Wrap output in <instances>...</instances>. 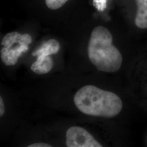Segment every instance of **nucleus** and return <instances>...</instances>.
<instances>
[{"label": "nucleus", "instance_id": "nucleus-1", "mask_svg": "<svg viewBox=\"0 0 147 147\" xmlns=\"http://www.w3.org/2000/svg\"><path fill=\"white\" fill-rule=\"evenodd\" d=\"M74 101L80 111L88 116L112 118L118 115L123 108L121 100L117 95L92 85L79 89Z\"/></svg>", "mask_w": 147, "mask_h": 147}, {"label": "nucleus", "instance_id": "nucleus-2", "mask_svg": "<svg viewBox=\"0 0 147 147\" xmlns=\"http://www.w3.org/2000/svg\"><path fill=\"white\" fill-rule=\"evenodd\" d=\"M112 42V34L105 27H96L91 33L88 55L90 62L99 71L112 73L121 68L123 57Z\"/></svg>", "mask_w": 147, "mask_h": 147}, {"label": "nucleus", "instance_id": "nucleus-3", "mask_svg": "<svg viewBox=\"0 0 147 147\" xmlns=\"http://www.w3.org/2000/svg\"><path fill=\"white\" fill-rule=\"evenodd\" d=\"M31 42V36L27 33L13 32L7 34L1 42L3 47L0 55L3 63L7 66L14 65L21 55L28 50Z\"/></svg>", "mask_w": 147, "mask_h": 147}, {"label": "nucleus", "instance_id": "nucleus-4", "mask_svg": "<svg viewBox=\"0 0 147 147\" xmlns=\"http://www.w3.org/2000/svg\"><path fill=\"white\" fill-rule=\"evenodd\" d=\"M66 145L68 147H102L93 136L80 126H72L66 133Z\"/></svg>", "mask_w": 147, "mask_h": 147}, {"label": "nucleus", "instance_id": "nucleus-5", "mask_svg": "<svg viewBox=\"0 0 147 147\" xmlns=\"http://www.w3.org/2000/svg\"><path fill=\"white\" fill-rule=\"evenodd\" d=\"M53 66V59L49 56H38L37 60L32 64L31 69L34 73L42 75L50 72Z\"/></svg>", "mask_w": 147, "mask_h": 147}, {"label": "nucleus", "instance_id": "nucleus-6", "mask_svg": "<svg viewBox=\"0 0 147 147\" xmlns=\"http://www.w3.org/2000/svg\"><path fill=\"white\" fill-rule=\"evenodd\" d=\"M137 9L135 23L141 29H147V0H135Z\"/></svg>", "mask_w": 147, "mask_h": 147}, {"label": "nucleus", "instance_id": "nucleus-7", "mask_svg": "<svg viewBox=\"0 0 147 147\" xmlns=\"http://www.w3.org/2000/svg\"><path fill=\"white\" fill-rule=\"evenodd\" d=\"M60 45L59 42L55 39H50L44 42L34 53L33 56H47L53 54H56L59 52Z\"/></svg>", "mask_w": 147, "mask_h": 147}, {"label": "nucleus", "instance_id": "nucleus-8", "mask_svg": "<svg viewBox=\"0 0 147 147\" xmlns=\"http://www.w3.org/2000/svg\"><path fill=\"white\" fill-rule=\"evenodd\" d=\"M69 0H45L47 7L51 10H56L61 8Z\"/></svg>", "mask_w": 147, "mask_h": 147}, {"label": "nucleus", "instance_id": "nucleus-9", "mask_svg": "<svg viewBox=\"0 0 147 147\" xmlns=\"http://www.w3.org/2000/svg\"><path fill=\"white\" fill-rule=\"evenodd\" d=\"M50 144L45 143H36L28 146V147H51Z\"/></svg>", "mask_w": 147, "mask_h": 147}, {"label": "nucleus", "instance_id": "nucleus-10", "mask_svg": "<svg viewBox=\"0 0 147 147\" xmlns=\"http://www.w3.org/2000/svg\"><path fill=\"white\" fill-rule=\"evenodd\" d=\"M5 112V104L2 99V98L1 96L0 97V116L1 117H2L4 115Z\"/></svg>", "mask_w": 147, "mask_h": 147}]
</instances>
